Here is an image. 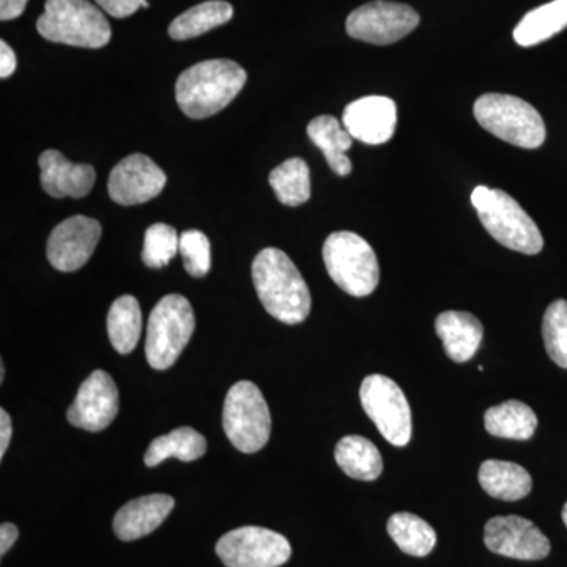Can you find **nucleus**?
Listing matches in <instances>:
<instances>
[{"label":"nucleus","instance_id":"f257e3e1","mask_svg":"<svg viewBox=\"0 0 567 567\" xmlns=\"http://www.w3.org/2000/svg\"><path fill=\"white\" fill-rule=\"evenodd\" d=\"M252 281L264 308L279 322L297 324L308 319L312 306L308 284L281 249L265 248L257 254Z\"/></svg>","mask_w":567,"mask_h":567},{"label":"nucleus","instance_id":"f03ea898","mask_svg":"<svg viewBox=\"0 0 567 567\" xmlns=\"http://www.w3.org/2000/svg\"><path fill=\"white\" fill-rule=\"evenodd\" d=\"M248 81L244 66L227 59H213L189 66L178 76L175 100L183 114L207 118L234 102Z\"/></svg>","mask_w":567,"mask_h":567},{"label":"nucleus","instance_id":"7ed1b4c3","mask_svg":"<svg viewBox=\"0 0 567 567\" xmlns=\"http://www.w3.org/2000/svg\"><path fill=\"white\" fill-rule=\"evenodd\" d=\"M472 204L484 229L499 245L528 256L543 251L544 238L539 227L509 194L476 186L472 193Z\"/></svg>","mask_w":567,"mask_h":567},{"label":"nucleus","instance_id":"20e7f679","mask_svg":"<svg viewBox=\"0 0 567 567\" xmlns=\"http://www.w3.org/2000/svg\"><path fill=\"white\" fill-rule=\"evenodd\" d=\"M37 31L44 40L100 50L111 41V25L89 0H47Z\"/></svg>","mask_w":567,"mask_h":567},{"label":"nucleus","instance_id":"39448f33","mask_svg":"<svg viewBox=\"0 0 567 567\" xmlns=\"http://www.w3.org/2000/svg\"><path fill=\"white\" fill-rule=\"evenodd\" d=\"M473 112L484 130L516 147L533 151L546 141V123L539 112L517 96L486 93L476 100Z\"/></svg>","mask_w":567,"mask_h":567},{"label":"nucleus","instance_id":"423d86ee","mask_svg":"<svg viewBox=\"0 0 567 567\" xmlns=\"http://www.w3.org/2000/svg\"><path fill=\"white\" fill-rule=\"evenodd\" d=\"M323 260L336 286L352 297H368L379 286L380 267L374 249L358 234H331L323 245Z\"/></svg>","mask_w":567,"mask_h":567},{"label":"nucleus","instance_id":"0eeeda50","mask_svg":"<svg viewBox=\"0 0 567 567\" xmlns=\"http://www.w3.org/2000/svg\"><path fill=\"white\" fill-rule=\"evenodd\" d=\"M196 330V316L182 295H166L148 317L145 357L158 371L173 368Z\"/></svg>","mask_w":567,"mask_h":567},{"label":"nucleus","instance_id":"6e6552de","mask_svg":"<svg viewBox=\"0 0 567 567\" xmlns=\"http://www.w3.org/2000/svg\"><path fill=\"white\" fill-rule=\"evenodd\" d=\"M223 425L227 439L245 454L257 453L271 435V415L262 391L241 380L230 388L224 401Z\"/></svg>","mask_w":567,"mask_h":567},{"label":"nucleus","instance_id":"1a4fd4ad","mask_svg":"<svg viewBox=\"0 0 567 567\" xmlns=\"http://www.w3.org/2000/svg\"><path fill=\"white\" fill-rule=\"evenodd\" d=\"M361 405L380 434L393 446H406L412 439V410L404 391L386 375H368L360 388Z\"/></svg>","mask_w":567,"mask_h":567},{"label":"nucleus","instance_id":"9d476101","mask_svg":"<svg viewBox=\"0 0 567 567\" xmlns=\"http://www.w3.org/2000/svg\"><path fill=\"white\" fill-rule=\"evenodd\" d=\"M216 554L227 567H279L292 555L289 540L262 527H241L226 533Z\"/></svg>","mask_w":567,"mask_h":567},{"label":"nucleus","instance_id":"9b49d317","mask_svg":"<svg viewBox=\"0 0 567 567\" xmlns=\"http://www.w3.org/2000/svg\"><path fill=\"white\" fill-rule=\"evenodd\" d=\"M420 24V14L410 6L375 0L352 11L347 18V33L365 43L393 44L412 33Z\"/></svg>","mask_w":567,"mask_h":567},{"label":"nucleus","instance_id":"f8f14e48","mask_svg":"<svg viewBox=\"0 0 567 567\" xmlns=\"http://www.w3.org/2000/svg\"><path fill=\"white\" fill-rule=\"evenodd\" d=\"M484 544L502 557L539 561L550 554V540L528 518L499 516L491 518L484 528Z\"/></svg>","mask_w":567,"mask_h":567},{"label":"nucleus","instance_id":"ddd939ff","mask_svg":"<svg viewBox=\"0 0 567 567\" xmlns=\"http://www.w3.org/2000/svg\"><path fill=\"white\" fill-rule=\"evenodd\" d=\"M102 238V224L89 216H71L52 230L48 240V260L63 274L80 270L91 260Z\"/></svg>","mask_w":567,"mask_h":567},{"label":"nucleus","instance_id":"4468645a","mask_svg":"<svg viewBox=\"0 0 567 567\" xmlns=\"http://www.w3.org/2000/svg\"><path fill=\"white\" fill-rule=\"evenodd\" d=\"M167 177L162 167L147 155L134 153L115 164L111 171L107 192L118 205H140L155 199L166 186Z\"/></svg>","mask_w":567,"mask_h":567},{"label":"nucleus","instance_id":"2eb2a0df","mask_svg":"<svg viewBox=\"0 0 567 567\" xmlns=\"http://www.w3.org/2000/svg\"><path fill=\"white\" fill-rule=\"evenodd\" d=\"M121 409L117 385L104 371L92 372L80 386L66 420L78 429L100 432L115 420Z\"/></svg>","mask_w":567,"mask_h":567},{"label":"nucleus","instance_id":"dca6fc26","mask_svg":"<svg viewBox=\"0 0 567 567\" xmlns=\"http://www.w3.org/2000/svg\"><path fill=\"white\" fill-rule=\"evenodd\" d=\"M342 125L353 140L368 145L385 144L394 136L398 106L388 96H363L346 107Z\"/></svg>","mask_w":567,"mask_h":567},{"label":"nucleus","instance_id":"f3484780","mask_svg":"<svg viewBox=\"0 0 567 567\" xmlns=\"http://www.w3.org/2000/svg\"><path fill=\"white\" fill-rule=\"evenodd\" d=\"M39 164L41 186L55 199H82L95 185L96 173L91 164L71 163L61 152L44 151L40 155Z\"/></svg>","mask_w":567,"mask_h":567},{"label":"nucleus","instance_id":"a211bd4d","mask_svg":"<svg viewBox=\"0 0 567 567\" xmlns=\"http://www.w3.org/2000/svg\"><path fill=\"white\" fill-rule=\"evenodd\" d=\"M173 496L153 494L126 503L114 517V533L121 540H136L151 535L173 513Z\"/></svg>","mask_w":567,"mask_h":567},{"label":"nucleus","instance_id":"6ab92c4d","mask_svg":"<svg viewBox=\"0 0 567 567\" xmlns=\"http://www.w3.org/2000/svg\"><path fill=\"white\" fill-rule=\"evenodd\" d=\"M435 331L442 339L445 352L456 363L472 360L484 338V327L470 312L446 311L435 320Z\"/></svg>","mask_w":567,"mask_h":567},{"label":"nucleus","instance_id":"aec40b11","mask_svg":"<svg viewBox=\"0 0 567 567\" xmlns=\"http://www.w3.org/2000/svg\"><path fill=\"white\" fill-rule=\"evenodd\" d=\"M480 484L488 495L503 502H518L529 495L533 488L532 476L524 466L514 462H483L480 468Z\"/></svg>","mask_w":567,"mask_h":567},{"label":"nucleus","instance_id":"412c9836","mask_svg":"<svg viewBox=\"0 0 567 567\" xmlns=\"http://www.w3.org/2000/svg\"><path fill=\"white\" fill-rule=\"evenodd\" d=\"M309 140L322 151L333 173L346 177L352 173V162L346 155L353 137L333 115H319L308 125Z\"/></svg>","mask_w":567,"mask_h":567},{"label":"nucleus","instance_id":"4be33fe9","mask_svg":"<svg viewBox=\"0 0 567 567\" xmlns=\"http://www.w3.org/2000/svg\"><path fill=\"white\" fill-rule=\"evenodd\" d=\"M334 458L342 472L353 480L375 481L383 472L379 447L364 436L347 435L339 440Z\"/></svg>","mask_w":567,"mask_h":567},{"label":"nucleus","instance_id":"5701e85b","mask_svg":"<svg viewBox=\"0 0 567 567\" xmlns=\"http://www.w3.org/2000/svg\"><path fill=\"white\" fill-rule=\"evenodd\" d=\"M567 28V0H554L529 11L514 29V40L529 48L543 43Z\"/></svg>","mask_w":567,"mask_h":567},{"label":"nucleus","instance_id":"b1692460","mask_svg":"<svg viewBox=\"0 0 567 567\" xmlns=\"http://www.w3.org/2000/svg\"><path fill=\"white\" fill-rule=\"evenodd\" d=\"M207 453V440L193 427H178L171 434L153 440L145 451V465L158 466L166 458L175 457L182 462H194Z\"/></svg>","mask_w":567,"mask_h":567},{"label":"nucleus","instance_id":"393cba45","mask_svg":"<svg viewBox=\"0 0 567 567\" xmlns=\"http://www.w3.org/2000/svg\"><path fill=\"white\" fill-rule=\"evenodd\" d=\"M488 434L507 440H529L537 429L532 406L520 401H507L492 406L484 415Z\"/></svg>","mask_w":567,"mask_h":567},{"label":"nucleus","instance_id":"a878e982","mask_svg":"<svg viewBox=\"0 0 567 567\" xmlns=\"http://www.w3.org/2000/svg\"><path fill=\"white\" fill-rule=\"evenodd\" d=\"M234 9L224 0H208L183 11L169 25L171 39L183 41L196 39L212 29L233 20Z\"/></svg>","mask_w":567,"mask_h":567},{"label":"nucleus","instance_id":"bb28decb","mask_svg":"<svg viewBox=\"0 0 567 567\" xmlns=\"http://www.w3.org/2000/svg\"><path fill=\"white\" fill-rule=\"evenodd\" d=\"M142 333L140 301L132 295H123L112 303L107 312V334L111 344L121 354L132 353Z\"/></svg>","mask_w":567,"mask_h":567},{"label":"nucleus","instance_id":"cd10ccee","mask_svg":"<svg viewBox=\"0 0 567 567\" xmlns=\"http://www.w3.org/2000/svg\"><path fill=\"white\" fill-rule=\"evenodd\" d=\"M391 539L406 555L427 557L436 544L435 529L412 513H398L388 520Z\"/></svg>","mask_w":567,"mask_h":567},{"label":"nucleus","instance_id":"c85d7f7f","mask_svg":"<svg viewBox=\"0 0 567 567\" xmlns=\"http://www.w3.org/2000/svg\"><path fill=\"white\" fill-rule=\"evenodd\" d=\"M268 181L279 203L289 207L303 205L311 197V173L305 159L290 158L279 164Z\"/></svg>","mask_w":567,"mask_h":567},{"label":"nucleus","instance_id":"c756f323","mask_svg":"<svg viewBox=\"0 0 567 567\" xmlns=\"http://www.w3.org/2000/svg\"><path fill=\"white\" fill-rule=\"evenodd\" d=\"M181 252V235L169 224L156 223L144 235L142 260L147 267L163 268Z\"/></svg>","mask_w":567,"mask_h":567},{"label":"nucleus","instance_id":"7c9ffc66","mask_svg":"<svg viewBox=\"0 0 567 567\" xmlns=\"http://www.w3.org/2000/svg\"><path fill=\"white\" fill-rule=\"evenodd\" d=\"M543 338L547 354L559 368L567 369V301L548 306L543 320Z\"/></svg>","mask_w":567,"mask_h":567},{"label":"nucleus","instance_id":"2f4dec72","mask_svg":"<svg viewBox=\"0 0 567 567\" xmlns=\"http://www.w3.org/2000/svg\"><path fill=\"white\" fill-rule=\"evenodd\" d=\"M181 254L185 270L194 278H203L212 268V246L200 230H185L181 235Z\"/></svg>","mask_w":567,"mask_h":567},{"label":"nucleus","instance_id":"473e14b6","mask_svg":"<svg viewBox=\"0 0 567 567\" xmlns=\"http://www.w3.org/2000/svg\"><path fill=\"white\" fill-rule=\"evenodd\" d=\"M96 6L114 18H128L142 9L147 0H95Z\"/></svg>","mask_w":567,"mask_h":567},{"label":"nucleus","instance_id":"72a5a7b5","mask_svg":"<svg viewBox=\"0 0 567 567\" xmlns=\"http://www.w3.org/2000/svg\"><path fill=\"white\" fill-rule=\"evenodd\" d=\"M17 54H14L6 41H0V78L2 80L10 78L14 70H17Z\"/></svg>","mask_w":567,"mask_h":567},{"label":"nucleus","instance_id":"f704fd0d","mask_svg":"<svg viewBox=\"0 0 567 567\" xmlns=\"http://www.w3.org/2000/svg\"><path fill=\"white\" fill-rule=\"evenodd\" d=\"M11 435H13V424L6 409L0 410V458L6 457L9 450Z\"/></svg>","mask_w":567,"mask_h":567},{"label":"nucleus","instance_id":"c9c22d12","mask_svg":"<svg viewBox=\"0 0 567 567\" xmlns=\"http://www.w3.org/2000/svg\"><path fill=\"white\" fill-rule=\"evenodd\" d=\"M28 0H0V20L11 21L24 13Z\"/></svg>","mask_w":567,"mask_h":567},{"label":"nucleus","instance_id":"e433bc0d","mask_svg":"<svg viewBox=\"0 0 567 567\" xmlns=\"http://www.w3.org/2000/svg\"><path fill=\"white\" fill-rule=\"evenodd\" d=\"M18 536H20V532L13 524H9V522L2 524V527H0V555L2 557L17 543Z\"/></svg>","mask_w":567,"mask_h":567},{"label":"nucleus","instance_id":"4c0bfd02","mask_svg":"<svg viewBox=\"0 0 567 567\" xmlns=\"http://www.w3.org/2000/svg\"><path fill=\"white\" fill-rule=\"evenodd\" d=\"M3 379H6V365H3V363H0V383L3 382Z\"/></svg>","mask_w":567,"mask_h":567},{"label":"nucleus","instance_id":"58836bf2","mask_svg":"<svg viewBox=\"0 0 567 567\" xmlns=\"http://www.w3.org/2000/svg\"><path fill=\"white\" fill-rule=\"evenodd\" d=\"M563 522H565V525L567 527V503L565 507H563Z\"/></svg>","mask_w":567,"mask_h":567}]
</instances>
